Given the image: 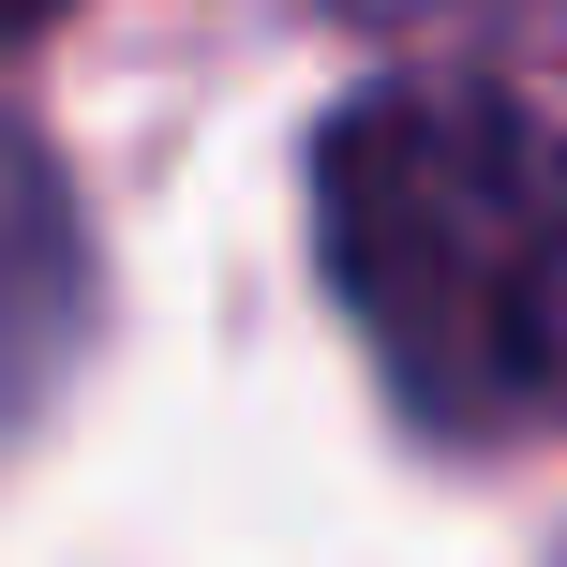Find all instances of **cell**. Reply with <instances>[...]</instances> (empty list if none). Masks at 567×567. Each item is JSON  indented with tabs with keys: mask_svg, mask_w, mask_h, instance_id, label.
Wrapping results in <instances>:
<instances>
[{
	"mask_svg": "<svg viewBox=\"0 0 567 567\" xmlns=\"http://www.w3.org/2000/svg\"><path fill=\"white\" fill-rule=\"evenodd\" d=\"M313 239L419 433L508 449L567 419V135L478 75L359 90L313 150Z\"/></svg>",
	"mask_w": 567,
	"mask_h": 567,
	"instance_id": "cell-1",
	"label": "cell"
},
{
	"mask_svg": "<svg viewBox=\"0 0 567 567\" xmlns=\"http://www.w3.org/2000/svg\"><path fill=\"white\" fill-rule=\"evenodd\" d=\"M75 343H90V225L60 195V165L0 120V449L60 403Z\"/></svg>",
	"mask_w": 567,
	"mask_h": 567,
	"instance_id": "cell-2",
	"label": "cell"
},
{
	"mask_svg": "<svg viewBox=\"0 0 567 567\" xmlns=\"http://www.w3.org/2000/svg\"><path fill=\"white\" fill-rule=\"evenodd\" d=\"M373 30H523L538 0H359Z\"/></svg>",
	"mask_w": 567,
	"mask_h": 567,
	"instance_id": "cell-3",
	"label": "cell"
},
{
	"mask_svg": "<svg viewBox=\"0 0 567 567\" xmlns=\"http://www.w3.org/2000/svg\"><path fill=\"white\" fill-rule=\"evenodd\" d=\"M60 16V0H0V45H16V30H45Z\"/></svg>",
	"mask_w": 567,
	"mask_h": 567,
	"instance_id": "cell-4",
	"label": "cell"
}]
</instances>
